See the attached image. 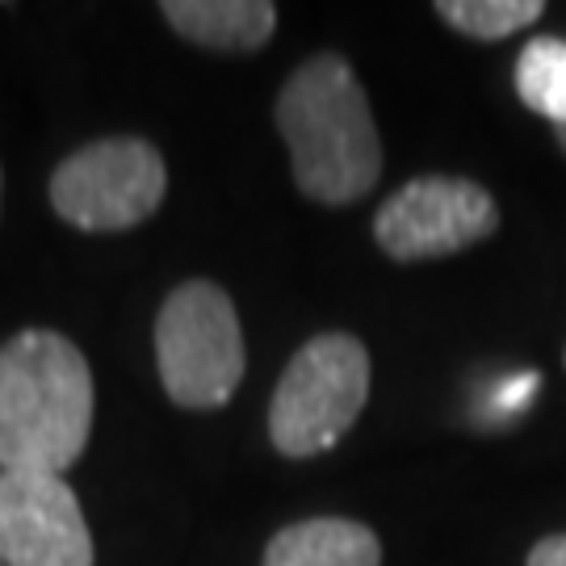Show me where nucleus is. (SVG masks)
Masks as SVG:
<instances>
[{"mask_svg": "<svg viewBox=\"0 0 566 566\" xmlns=\"http://www.w3.org/2000/svg\"><path fill=\"white\" fill-rule=\"evenodd\" d=\"M97 386L81 344L55 327H25L0 344V470L55 474L81 462Z\"/></svg>", "mask_w": 566, "mask_h": 566, "instance_id": "nucleus-1", "label": "nucleus"}, {"mask_svg": "<svg viewBox=\"0 0 566 566\" xmlns=\"http://www.w3.org/2000/svg\"><path fill=\"white\" fill-rule=\"evenodd\" d=\"M273 118L290 147L298 193L319 206H353L382 177V139L353 63L319 51L285 76Z\"/></svg>", "mask_w": 566, "mask_h": 566, "instance_id": "nucleus-2", "label": "nucleus"}, {"mask_svg": "<svg viewBox=\"0 0 566 566\" xmlns=\"http://www.w3.org/2000/svg\"><path fill=\"white\" fill-rule=\"evenodd\" d=\"M369 403V348L353 332H319L285 361L273 403L269 441L282 458H319L336 449Z\"/></svg>", "mask_w": 566, "mask_h": 566, "instance_id": "nucleus-3", "label": "nucleus"}, {"mask_svg": "<svg viewBox=\"0 0 566 566\" xmlns=\"http://www.w3.org/2000/svg\"><path fill=\"white\" fill-rule=\"evenodd\" d=\"M156 369L164 395L185 411H219L248 369L235 303L219 282H181L156 315Z\"/></svg>", "mask_w": 566, "mask_h": 566, "instance_id": "nucleus-4", "label": "nucleus"}, {"mask_svg": "<svg viewBox=\"0 0 566 566\" xmlns=\"http://www.w3.org/2000/svg\"><path fill=\"white\" fill-rule=\"evenodd\" d=\"M51 210L76 231L109 235L147 223L164 206L168 168L156 143L139 135H109L84 143L51 172Z\"/></svg>", "mask_w": 566, "mask_h": 566, "instance_id": "nucleus-5", "label": "nucleus"}, {"mask_svg": "<svg viewBox=\"0 0 566 566\" xmlns=\"http://www.w3.org/2000/svg\"><path fill=\"white\" fill-rule=\"evenodd\" d=\"M500 227V206L470 177H416L374 214V240L390 261H441L465 252Z\"/></svg>", "mask_w": 566, "mask_h": 566, "instance_id": "nucleus-6", "label": "nucleus"}, {"mask_svg": "<svg viewBox=\"0 0 566 566\" xmlns=\"http://www.w3.org/2000/svg\"><path fill=\"white\" fill-rule=\"evenodd\" d=\"M0 566H93V533L63 479L0 470Z\"/></svg>", "mask_w": 566, "mask_h": 566, "instance_id": "nucleus-7", "label": "nucleus"}, {"mask_svg": "<svg viewBox=\"0 0 566 566\" xmlns=\"http://www.w3.org/2000/svg\"><path fill=\"white\" fill-rule=\"evenodd\" d=\"M160 18L193 46L252 55L277 30V4L269 0H164Z\"/></svg>", "mask_w": 566, "mask_h": 566, "instance_id": "nucleus-8", "label": "nucleus"}, {"mask_svg": "<svg viewBox=\"0 0 566 566\" xmlns=\"http://www.w3.org/2000/svg\"><path fill=\"white\" fill-rule=\"evenodd\" d=\"M261 566H382V542L361 521L311 516L277 528Z\"/></svg>", "mask_w": 566, "mask_h": 566, "instance_id": "nucleus-9", "label": "nucleus"}, {"mask_svg": "<svg viewBox=\"0 0 566 566\" xmlns=\"http://www.w3.org/2000/svg\"><path fill=\"white\" fill-rule=\"evenodd\" d=\"M516 93L549 126H566V39L542 34L516 60Z\"/></svg>", "mask_w": 566, "mask_h": 566, "instance_id": "nucleus-10", "label": "nucleus"}, {"mask_svg": "<svg viewBox=\"0 0 566 566\" xmlns=\"http://www.w3.org/2000/svg\"><path fill=\"white\" fill-rule=\"evenodd\" d=\"M542 13V0H437V18L479 42H500L516 30H528Z\"/></svg>", "mask_w": 566, "mask_h": 566, "instance_id": "nucleus-11", "label": "nucleus"}, {"mask_svg": "<svg viewBox=\"0 0 566 566\" xmlns=\"http://www.w3.org/2000/svg\"><path fill=\"white\" fill-rule=\"evenodd\" d=\"M525 566H566V533H549L528 549Z\"/></svg>", "mask_w": 566, "mask_h": 566, "instance_id": "nucleus-12", "label": "nucleus"}, {"mask_svg": "<svg viewBox=\"0 0 566 566\" xmlns=\"http://www.w3.org/2000/svg\"><path fill=\"white\" fill-rule=\"evenodd\" d=\"M554 139H558V147L566 151V126H554Z\"/></svg>", "mask_w": 566, "mask_h": 566, "instance_id": "nucleus-13", "label": "nucleus"}, {"mask_svg": "<svg viewBox=\"0 0 566 566\" xmlns=\"http://www.w3.org/2000/svg\"><path fill=\"white\" fill-rule=\"evenodd\" d=\"M563 365H566V353H563Z\"/></svg>", "mask_w": 566, "mask_h": 566, "instance_id": "nucleus-14", "label": "nucleus"}]
</instances>
